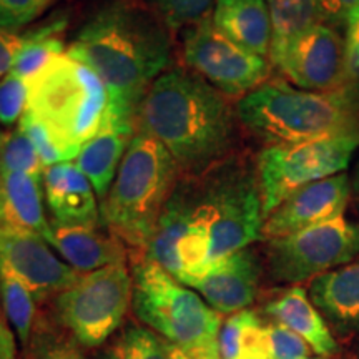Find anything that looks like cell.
Listing matches in <instances>:
<instances>
[{
    "label": "cell",
    "instance_id": "cell-13",
    "mask_svg": "<svg viewBox=\"0 0 359 359\" xmlns=\"http://www.w3.org/2000/svg\"><path fill=\"white\" fill-rule=\"evenodd\" d=\"M0 262L32 291L45 306L69 288L82 273L62 262L37 233L0 223Z\"/></svg>",
    "mask_w": 359,
    "mask_h": 359
},
{
    "label": "cell",
    "instance_id": "cell-15",
    "mask_svg": "<svg viewBox=\"0 0 359 359\" xmlns=\"http://www.w3.org/2000/svg\"><path fill=\"white\" fill-rule=\"evenodd\" d=\"M263 273L262 257L248 246L219 259L188 288L195 290L219 314H235L257 302Z\"/></svg>",
    "mask_w": 359,
    "mask_h": 359
},
{
    "label": "cell",
    "instance_id": "cell-26",
    "mask_svg": "<svg viewBox=\"0 0 359 359\" xmlns=\"http://www.w3.org/2000/svg\"><path fill=\"white\" fill-rule=\"evenodd\" d=\"M273 24L269 57L313 25L323 24V0H266Z\"/></svg>",
    "mask_w": 359,
    "mask_h": 359
},
{
    "label": "cell",
    "instance_id": "cell-14",
    "mask_svg": "<svg viewBox=\"0 0 359 359\" xmlns=\"http://www.w3.org/2000/svg\"><path fill=\"white\" fill-rule=\"evenodd\" d=\"M351 200V178L348 173L320 180L299 188L264 219L262 240H275L313 224L344 217Z\"/></svg>",
    "mask_w": 359,
    "mask_h": 359
},
{
    "label": "cell",
    "instance_id": "cell-3",
    "mask_svg": "<svg viewBox=\"0 0 359 359\" xmlns=\"http://www.w3.org/2000/svg\"><path fill=\"white\" fill-rule=\"evenodd\" d=\"M190 183L187 240L210 268L262 240L264 213L257 160L233 154Z\"/></svg>",
    "mask_w": 359,
    "mask_h": 359
},
{
    "label": "cell",
    "instance_id": "cell-39",
    "mask_svg": "<svg viewBox=\"0 0 359 359\" xmlns=\"http://www.w3.org/2000/svg\"><path fill=\"white\" fill-rule=\"evenodd\" d=\"M351 195L354 196V200H356V203L359 206V160H358L356 168H354V173L351 178Z\"/></svg>",
    "mask_w": 359,
    "mask_h": 359
},
{
    "label": "cell",
    "instance_id": "cell-10",
    "mask_svg": "<svg viewBox=\"0 0 359 359\" xmlns=\"http://www.w3.org/2000/svg\"><path fill=\"white\" fill-rule=\"evenodd\" d=\"M359 257V224L344 217L268 240L264 271L275 285L298 286Z\"/></svg>",
    "mask_w": 359,
    "mask_h": 359
},
{
    "label": "cell",
    "instance_id": "cell-34",
    "mask_svg": "<svg viewBox=\"0 0 359 359\" xmlns=\"http://www.w3.org/2000/svg\"><path fill=\"white\" fill-rule=\"evenodd\" d=\"M266 334L269 344V359H304L313 349L293 331L280 323L266 321Z\"/></svg>",
    "mask_w": 359,
    "mask_h": 359
},
{
    "label": "cell",
    "instance_id": "cell-41",
    "mask_svg": "<svg viewBox=\"0 0 359 359\" xmlns=\"http://www.w3.org/2000/svg\"><path fill=\"white\" fill-rule=\"evenodd\" d=\"M304 359H321V358H304Z\"/></svg>",
    "mask_w": 359,
    "mask_h": 359
},
{
    "label": "cell",
    "instance_id": "cell-2",
    "mask_svg": "<svg viewBox=\"0 0 359 359\" xmlns=\"http://www.w3.org/2000/svg\"><path fill=\"white\" fill-rule=\"evenodd\" d=\"M240 125L230 98L187 67L163 72L135 115V132L167 148L182 178H198L235 154Z\"/></svg>",
    "mask_w": 359,
    "mask_h": 359
},
{
    "label": "cell",
    "instance_id": "cell-36",
    "mask_svg": "<svg viewBox=\"0 0 359 359\" xmlns=\"http://www.w3.org/2000/svg\"><path fill=\"white\" fill-rule=\"evenodd\" d=\"M22 45V35L0 29V79L11 74L13 58Z\"/></svg>",
    "mask_w": 359,
    "mask_h": 359
},
{
    "label": "cell",
    "instance_id": "cell-30",
    "mask_svg": "<svg viewBox=\"0 0 359 359\" xmlns=\"http://www.w3.org/2000/svg\"><path fill=\"white\" fill-rule=\"evenodd\" d=\"M2 172L27 173L35 178L43 177L42 160L32 142L19 127L0 132V173Z\"/></svg>",
    "mask_w": 359,
    "mask_h": 359
},
{
    "label": "cell",
    "instance_id": "cell-1",
    "mask_svg": "<svg viewBox=\"0 0 359 359\" xmlns=\"http://www.w3.org/2000/svg\"><path fill=\"white\" fill-rule=\"evenodd\" d=\"M67 53L92 67L105 83V123L135 133L143 95L172 62V30L145 4L111 0L83 22Z\"/></svg>",
    "mask_w": 359,
    "mask_h": 359
},
{
    "label": "cell",
    "instance_id": "cell-38",
    "mask_svg": "<svg viewBox=\"0 0 359 359\" xmlns=\"http://www.w3.org/2000/svg\"><path fill=\"white\" fill-rule=\"evenodd\" d=\"M17 336L13 333L2 302H0V359H19L17 351Z\"/></svg>",
    "mask_w": 359,
    "mask_h": 359
},
{
    "label": "cell",
    "instance_id": "cell-5",
    "mask_svg": "<svg viewBox=\"0 0 359 359\" xmlns=\"http://www.w3.org/2000/svg\"><path fill=\"white\" fill-rule=\"evenodd\" d=\"M180 178L177 161L167 148L150 135L135 132L114 183L100 201L102 224L123 241L130 258L145 253Z\"/></svg>",
    "mask_w": 359,
    "mask_h": 359
},
{
    "label": "cell",
    "instance_id": "cell-27",
    "mask_svg": "<svg viewBox=\"0 0 359 359\" xmlns=\"http://www.w3.org/2000/svg\"><path fill=\"white\" fill-rule=\"evenodd\" d=\"M93 359H172V346L147 326L123 325Z\"/></svg>",
    "mask_w": 359,
    "mask_h": 359
},
{
    "label": "cell",
    "instance_id": "cell-23",
    "mask_svg": "<svg viewBox=\"0 0 359 359\" xmlns=\"http://www.w3.org/2000/svg\"><path fill=\"white\" fill-rule=\"evenodd\" d=\"M67 24H69L67 13H55L43 24L22 34V45L13 58L11 74L29 83L53 58L65 53L67 48L62 35L65 32Z\"/></svg>",
    "mask_w": 359,
    "mask_h": 359
},
{
    "label": "cell",
    "instance_id": "cell-16",
    "mask_svg": "<svg viewBox=\"0 0 359 359\" xmlns=\"http://www.w3.org/2000/svg\"><path fill=\"white\" fill-rule=\"evenodd\" d=\"M42 187L52 222L103 226L97 193L74 161H64L45 168Z\"/></svg>",
    "mask_w": 359,
    "mask_h": 359
},
{
    "label": "cell",
    "instance_id": "cell-7",
    "mask_svg": "<svg viewBox=\"0 0 359 359\" xmlns=\"http://www.w3.org/2000/svg\"><path fill=\"white\" fill-rule=\"evenodd\" d=\"M109 102L95 70L65 52L29 82L27 110L69 145L82 147L102 130Z\"/></svg>",
    "mask_w": 359,
    "mask_h": 359
},
{
    "label": "cell",
    "instance_id": "cell-17",
    "mask_svg": "<svg viewBox=\"0 0 359 359\" xmlns=\"http://www.w3.org/2000/svg\"><path fill=\"white\" fill-rule=\"evenodd\" d=\"M308 294L331 333L343 339L359 334V257L314 278Z\"/></svg>",
    "mask_w": 359,
    "mask_h": 359
},
{
    "label": "cell",
    "instance_id": "cell-35",
    "mask_svg": "<svg viewBox=\"0 0 359 359\" xmlns=\"http://www.w3.org/2000/svg\"><path fill=\"white\" fill-rule=\"evenodd\" d=\"M344 27H346L344 45H346L348 80L351 85L359 87V8L348 17Z\"/></svg>",
    "mask_w": 359,
    "mask_h": 359
},
{
    "label": "cell",
    "instance_id": "cell-32",
    "mask_svg": "<svg viewBox=\"0 0 359 359\" xmlns=\"http://www.w3.org/2000/svg\"><path fill=\"white\" fill-rule=\"evenodd\" d=\"M29 107V83L15 75L0 79V125L11 127L19 123Z\"/></svg>",
    "mask_w": 359,
    "mask_h": 359
},
{
    "label": "cell",
    "instance_id": "cell-12",
    "mask_svg": "<svg viewBox=\"0 0 359 359\" xmlns=\"http://www.w3.org/2000/svg\"><path fill=\"white\" fill-rule=\"evenodd\" d=\"M296 87L309 92H333L346 85V45L333 25L316 24L269 57Z\"/></svg>",
    "mask_w": 359,
    "mask_h": 359
},
{
    "label": "cell",
    "instance_id": "cell-6",
    "mask_svg": "<svg viewBox=\"0 0 359 359\" xmlns=\"http://www.w3.org/2000/svg\"><path fill=\"white\" fill-rule=\"evenodd\" d=\"M132 309L137 320L190 359L219 358L218 311L158 263L132 258Z\"/></svg>",
    "mask_w": 359,
    "mask_h": 359
},
{
    "label": "cell",
    "instance_id": "cell-28",
    "mask_svg": "<svg viewBox=\"0 0 359 359\" xmlns=\"http://www.w3.org/2000/svg\"><path fill=\"white\" fill-rule=\"evenodd\" d=\"M24 354L25 359H87L85 349L45 313L40 314L32 343Z\"/></svg>",
    "mask_w": 359,
    "mask_h": 359
},
{
    "label": "cell",
    "instance_id": "cell-29",
    "mask_svg": "<svg viewBox=\"0 0 359 359\" xmlns=\"http://www.w3.org/2000/svg\"><path fill=\"white\" fill-rule=\"evenodd\" d=\"M19 128L32 142L45 168L57 163H64V161H72L79 155L80 147L69 145L62 140L50 127H47L42 120H39L29 110L22 115Z\"/></svg>",
    "mask_w": 359,
    "mask_h": 359
},
{
    "label": "cell",
    "instance_id": "cell-4",
    "mask_svg": "<svg viewBox=\"0 0 359 359\" xmlns=\"http://www.w3.org/2000/svg\"><path fill=\"white\" fill-rule=\"evenodd\" d=\"M241 127L268 145L299 143L359 130V87L309 92L269 80L236 103Z\"/></svg>",
    "mask_w": 359,
    "mask_h": 359
},
{
    "label": "cell",
    "instance_id": "cell-33",
    "mask_svg": "<svg viewBox=\"0 0 359 359\" xmlns=\"http://www.w3.org/2000/svg\"><path fill=\"white\" fill-rule=\"evenodd\" d=\"M57 0H0V29L15 30L32 24Z\"/></svg>",
    "mask_w": 359,
    "mask_h": 359
},
{
    "label": "cell",
    "instance_id": "cell-19",
    "mask_svg": "<svg viewBox=\"0 0 359 359\" xmlns=\"http://www.w3.org/2000/svg\"><path fill=\"white\" fill-rule=\"evenodd\" d=\"M262 316L268 321L280 323L306 341L318 356L331 358L338 354V343L330 326L314 306L308 291L302 286H290L271 296L263 304Z\"/></svg>",
    "mask_w": 359,
    "mask_h": 359
},
{
    "label": "cell",
    "instance_id": "cell-40",
    "mask_svg": "<svg viewBox=\"0 0 359 359\" xmlns=\"http://www.w3.org/2000/svg\"><path fill=\"white\" fill-rule=\"evenodd\" d=\"M172 359H190L185 353H182L180 349L172 346Z\"/></svg>",
    "mask_w": 359,
    "mask_h": 359
},
{
    "label": "cell",
    "instance_id": "cell-11",
    "mask_svg": "<svg viewBox=\"0 0 359 359\" xmlns=\"http://www.w3.org/2000/svg\"><path fill=\"white\" fill-rule=\"evenodd\" d=\"M185 67L228 98H243L271 74L269 58L245 50L215 27L212 12L183 30Z\"/></svg>",
    "mask_w": 359,
    "mask_h": 359
},
{
    "label": "cell",
    "instance_id": "cell-21",
    "mask_svg": "<svg viewBox=\"0 0 359 359\" xmlns=\"http://www.w3.org/2000/svg\"><path fill=\"white\" fill-rule=\"evenodd\" d=\"M42 178L27 173H0V223L37 233L47 241L50 222L45 217Z\"/></svg>",
    "mask_w": 359,
    "mask_h": 359
},
{
    "label": "cell",
    "instance_id": "cell-20",
    "mask_svg": "<svg viewBox=\"0 0 359 359\" xmlns=\"http://www.w3.org/2000/svg\"><path fill=\"white\" fill-rule=\"evenodd\" d=\"M212 20L231 42L269 58L273 24L266 0H215Z\"/></svg>",
    "mask_w": 359,
    "mask_h": 359
},
{
    "label": "cell",
    "instance_id": "cell-24",
    "mask_svg": "<svg viewBox=\"0 0 359 359\" xmlns=\"http://www.w3.org/2000/svg\"><path fill=\"white\" fill-rule=\"evenodd\" d=\"M222 359H269L266 321L257 309L230 314L219 331Z\"/></svg>",
    "mask_w": 359,
    "mask_h": 359
},
{
    "label": "cell",
    "instance_id": "cell-31",
    "mask_svg": "<svg viewBox=\"0 0 359 359\" xmlns=\"http://www.w3.org/2000/svg\"><path fill=\"white\" fill-rule=\"evenodd\" d=\"M172 32L185 30L212 12L215 0H143Z\"/></svg>",
    "mask_w": 359,
    "mask_h": 359
},
{
    "label": "cell",
    "instance_id": "cell-37",
    "mask_svg": "<svg viewBox=\"0 0 359 359\" xmlns=\"http://www.w3.org/2000/svg\"><path fill=\"white\" fill-rule=\"evenodd\" d=\"M359 8V0H323V24L326 22H343Z\"/></svg>",
    "mask_w": 359,
    "mask_h": 359
},
{
    "label": "cell",
    "instance_id": "cell-25",
    "mask_svg": "<svg viewBox=\"0 0 359 359\" xmlns=\"http://www.w3.org/2000/svg\"><path fill=\"white\" fill-rule=\"evenodd\" d=\"M0 302L6 311L8 323L17 336V343L22 351H27L32 343L35 327L40 314L37 302L27 286L0 262Z\"/></svg>",
    "mask_w": 359,
    "mask_h": 359
},
{
    "label": "cell",
    "instance_id": "cell-22",
    "mask_svg": "<svg viewBox=\"0 0 359 359\" xmlns=\"http://www.w3.org/2000/svg\"><path fill=\"white\" fill-rule=\"evenodd\" d=\"M133 132L105 123L95 137L80 147L74 163L90 180L97 198L103 200L118 172Z\"/></svg>",
    "mask_w": 359,
    "mask_h": 359
},
{
    "label": "cell",
    "instance_id": "cell-9",
    "mask_svg": "<svg viewBox=\"0 0 359 359\" xmlns=\"http://www.w3.org/2000/svg\"><path fill=\"white\" fill-rule=\"evenodd\" d=\"M359 147V130L299 143L268 145L257 156L264 219L299 188L343 173Z\"/></svg>",
    "mask_w": 359,
    "mask_h": 359
},
{
    "label": "cell",
    "instance_id": "cell-8",
    "mask_svg": "<svg viewBox=\"0 0 359 359\" xmlns=\"http://www.w3.org/2000/svg\"><path fill=\"white\" fill-rule=\"evenodd\" d=\"M133 280L127 263L82 273L48 302V318L83 349H98L123 326L132 306Z\"/></svg>",
    "mask_w": 359,
    "mask_h": 359
},
{
    "label": "cell",
    "instance_id": "cell-18",
    "mask_svg": "<svg viewBox=\"0 0 359 359\" xmlns=\"http://www.w3.org/2000/svg\"><path fill=\"white\" fill-rule=\"evenodd\" d=\"M47 243L79 273L97 271L110 264L127 263L130 258L123 241L109 230L102 231V226L50 222Z\"/></svg>",
    "mask_w": 359,
    "mask_h": 359
}]
</instances>
